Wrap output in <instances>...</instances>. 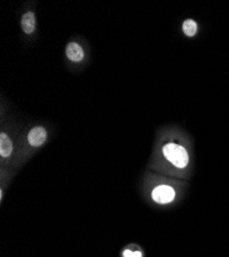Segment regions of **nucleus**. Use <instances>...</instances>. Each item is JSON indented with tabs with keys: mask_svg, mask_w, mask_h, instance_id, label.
I'll list each match as a JSON object with an SVG mask.
<instances>
[{
	"mask_svg": "<svg viewBox=\"0 0 229 257\" xmlns=\"http://www.w3.org/2000/svg\"><path fill=\"white\" fill-rule=\"evenodd\" d=\"M161 155L163 160L168 162L173 169L183 171L186 170L189 166V152L183 145L173 142L164 144L161 148Z\"/></svg>",
	"mask_w": 229,
	"mask_h": 257,
	"instance_id": "nucleus-1",
	"label": "nucleus"
},
{
	"mask_svg": "<svg viewBox=\"0 0 229 257\" xmlns=\"http://www.w3.org/2000/svg\"><path fill=\"white\" fill-rule=\"evenodd\" d=\"M150 197L155 204L169 205L175 201L177 197V191L171 184L160 183V184H157L152 188Z\"/></svg>",
	"mask_w": 229,
	"mask_h": 257,
	"instance_id": "nucleus-2",
	"label": "nucleus"
},
{
	"mask_svg": "<svg viewBox=\"0 0 229 257\" xmlns=\"http://www.w3.org/2000/svg\"><path fill=\"white\" fill-rule=\"evenodd\" d=\"M48 138V133L42 127H35L29 132L28 142L32 147H39Z\"/></svg>",
	"mask_w": 229,
	"mask_h": 257,
	"instance_id": "nucleus-3",
	"label": "nucleus"
},
{
	"mask_svg": "<svg viewBox=\"0 0 229 257\" xmlns=\"http://www.w3.org/2000/svg\"><path fill=\"white\" fill-rule=\"evenodd\" d=\"M14 151V144L7 134H0V157L1 159H8Z\"/></svg>",
	"mask_w": 229,
	"mask_h": 257,
	"instance_id": "nucleus-4",
	"label": "nucleus"
},
{
	"mask_svg": "<svg viewBox=\"0 0 229 257\" xmlns=\"http://www.w3.org/2000/svg\"><path fill=\"white\" fill-rule=\"evenodd\" d=\"M66 54H67V57L69 58V60L73 62H80L82 59H84V56H85L84 50H82V48L79 44L75 42H70L67 45Z\"/></svg>",
	"mask_w": 229,
	"mask_h": 257,
	"instance_id": "nucleus-5",
	"label": "nucleus"
},
{
	"mask_svg": "<svg viewBox=\"0 0 229 257\" xmlns=\"http://www.w3.org/2000/svg\"><path fill=\"white\" fill-rule=\"evenodd\" d=\"M121 257H145V252L140 245L131 243L123 248Z\"/></svg>",
	"mask_w": 229,
	"mask_h": 257,
	"instance_id": "nucleus-6",
	"label": "nucleus"
},
{
	"mask_svg": "<svg viewBox=\"0 0 229 257\" xmlns=\"http://www.w3.org/2000/svg\"><path fill=\"white\" fill-rule=\"evenodd\" d=\"M21 24H22L23 31H24L26 34H31V33L34 31V29H35V24H36L34 14H33L32 12L26 13V14L22 17Z\"/></svg>",
	"mask_w": 229,
	"mask_h": 257,
	"instance_id": "nucleus-7",
	"label": "nucleus"
},
{
	"mask_svg": "<svg viewBox=\"0 0 229 257\" xmlns=\"http://www.w3.org/2000/svg\"><path fill=\"white\" fill-rule=\"evenodd\" d=\"M183 31L187 36H194L197 31V25L194 20H186L183 23Z\"/></svg>",
	"mask_w": 229,
	"mask_h": 257,
	"instance_id": "nucleus-8",
	"label": "nucleus"
}]
</instances>
